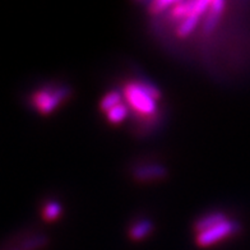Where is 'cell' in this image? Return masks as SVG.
<instances>
[{
  "mask_svg": "<svg viewBox=\"0 0 250 250\" xmlns=\"http://www.w3.org/2000/svg\"><path fill=\"white\" fill-rule=\"evenodd\" d=\"M123 97L129 107L138 115L143 124L156 123L158 120V102L162 99L161 91L152 83L143 81H130L123 86Z\"/></svg>",
  "mask_w": 250,
  "mask_h": 250,
  "instance_id": "obj_1",
  "label": "cell"
},
{
  "mask_svg": "<svg viewBox=\"0 0 250 250\" xmlns=\"http://www.w3.org/2000/svg\"><path fill=\"white\" fill-rule=\"evenodd\" d=\"M72 91L65 86H45L30 96V105L41 115H50L69 100Z\"/></svg>",
  "mask_w": 250,
  "mask_h": 250,
  "instance_id": "obj_2",
  "label": "cell"
},
{
  "mask_svg": "<svg viewBox=\"0 0 250 250\" xmlns=\"http://www.w3.org/2000/svg\"><path fill=\"white\" fill-rule=\"evenodd\" d=\"M240 231V225L236 221L227 218L224 222L216 225L209 230L195 235V244L199 248L214 247L222 241L227 240L229 237L234 236Z\"/></svg>",
  "mask_w": 250,
  "mask_h": 250,
  "instance_id": "obj_3",
  "label": "cell"
},
{
  "mask_svg": "<svg viewBox=\"0 0 250 250\" xmlns=\"http://www.w3.org/2000/svg\"><path fill=\"white\" fill-rule=\"evenodd\" d=\"M47 244H49L47 236L36 234L10 240L4 247L0 248V250H42Z\"/></svg>",
  "mask_w": 250,
  "mask_h": 250,
  "instance_id": "obj_4",
  "label": "cell"
},
{
  "mask_svg": "<svg viewBox=\"0 0 250 250\" xmlns=\"http://www.w3.org/2000/svg\"><path fill=\"white\" fill-rule=\"evenodd\" d=\"M166 175H167V170L164 166L157 164L142 165L133 171V176H134L135 180L141 181V183L162 180V179L166 178Z\"/></svg>",
  "mask_w": 250,
  "mask_h": 250,
  "instance_id": "obj_5",
  "label": "cell"
},
{
  "mask_svg": "<svg viewBox=\"0 0 250 250\" xmlns=\"http://www.w3.org/2000/svg\"><path fill=\"white\" fill-rule=\"evenodd\" d=\"M225 220H227V216L224 212H212V213L203 214L202 217H199L194 222V226H193L194 234L198 235L201 232H204V231L209 230L216 225L224 222Z\"/></svg>",
  "mask_w": 250,
  "mask_h": 250,
  "instance_id": "obj_6",
  "label": "cell"
},
{
  "mask_svg": "<svg viewBox=\"0 0 250 250\" xmlns=\"http://www.w3.org/2000/svg\"><path fill=\"white\" fill-rule=\"evenodd\" d=\"M153 230V225L148 220H139L132 225L129 229V237L133 241H141L146 236H148Z\"/></svg>",
  "mask_w": 250,
  "mask_h": 250,
  "instance_id": "obj_7",
  "label": "cell"
},
{
  "mask_svg": "<svg viewBox=\"0 0 250 250\" xmlns=\"http://www.w3.org/2000/svg\"><path fill=\"white\" fill-rule=\"evenodd\" d=\"M62 213V204L55 201H49L41 209V216L46 222H55L56 220H59Z\"/></svg>",
  "mask_w": 250,
  "mask_h": 250,
  "instance_id": "obj_8",
  "label": "cell"
},
{
  "mask_svg": "<svg viewBox=\"0 0 250 250\" xmlns=\"http://www.w3.org/2000/svg\"><path fill=\"white\" fill-rule=\"evenodd\" d=\"M128 112V106L125 105L124 102H122V104H119L118 106H115V107H112L111 110H109L105 115L110 124H120V123H123L125 119H126Z\"/></svg>",
  "mask_w": 250,
  "mask_h": 250,
  "instance_id": "obj_9",
  "label": "cell"
},
{
  "mask_svg": "<svg viewBox=\"0 0 250 250\" xmlns=\"http://www.w3.org/2000/svg\"><path fill=\"white\" fill-rule=\"evenodd\" d=\"M123 102V93L118 92V91H111V92L106 93L104 97L100 101V110H101L104 114L111 110L112 107L118 106L119 104Z\"/></svg>",
  "mask_w": 250,
  "mask_h": 250,
  "instance_id": "obj_10",
  "label": "cell"
}]
</instances>
